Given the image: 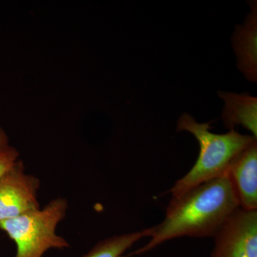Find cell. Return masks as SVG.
<instances>
[{"label":"cell","mask_w":257,"mask_h":257,"mask_svg":"<svg viewBox=\"0 0 257 257\" xmlns=\"http://www.w3.org/2000/svg\"><path fill=\"white\" fill-rule=\"evenodd\" d=\"M150 229L111 236L99 241L82 257H124L125 251L144 237H149Z\"/></svg>","instance_id":"9"},{"label":"cell","mask_w":257,"mask_h":257,"mask_svg":"<svg viewBox=\"0 0 257 257\" xmlns=\"http://www.w3.org/2000/svg\"><path fill=\"white\" fill-rule=\"evenodd\" d=\"M239 207L257 210V141L235 157L226 172Z\"/></svg>","instance_id":"6"},{"label":"cell","mask_w":257,"mask_h":257,"mask_svg":"<svg viewBox=\"0 0 257 257\" xmlns=\"http://www.w3.org/2000/svg\"><path fill=\"white\" fill-rule=\"evenodd\" d=\"M214 237L211 257H257V210L238 208Z\"/></svg>","instance_id":"5"},{"label":"cell","mask_w":257,"mask_h":257,"mask_svg":"<svg viewBox=\"0 0 257 257\" xmlns=\"http://www.w3.org/2000/svg\"><path fill=\"white\" fill-rule=\"evenodd\" d=\"M67 207L65 199L57 198L42 209L0 221V229L16 243L15 257H42L51 248L69 247L68 241L56 234Z\"/></svg>","instance_id":"3"},{"label":"cell","mask_w":257,"mask_h":257,"mask_svg":"<svg viewBox=\"0 0 257 257\" xmlns=\"http://www.w3.org/2000/svg\"><path fill=\"white\" fill-rule=\"evenodd\" d=\"M219 97L224 101L222 112L224 126L234 130L241 125L257 138V99L248 94L219 92Z\"/></svg>","instance_id":"8"},{"label":"cell","mask_w":257,"mask_h":257,"mask_svg":"<svg viewBox=\"0 0 257 257\" xmlns=\"http://www.w3.org/2000/svg\"><path fill=\"white\" fill-rule=\"evenodd\" d=\"M18 157L19 152L14 147L8 146L0 150V176L14 165Z\"/></svg>","instance_id":"10"},{"label":"cell","mask_w":257,"mask_h":257,"mask_svg":"<svg viewBox=\"0 0 257 257\" xmlns=\"http://www.w3.org/2000/svg\"><path fill=\"white\" fill-rule=\"evenodd\" d=\"M252 12L243 25H238L232 38L233 46L238 60V67L245 77L256 82L257 14L256 2Z\"/></svg>","instance_id":"7"},{"label":"cell","mask_w":257,"mask_h":257,"mask_svg":"<svg viewBox=\"0 0 257 257\" xmlns=\"http://www.w3.org/2000/svg\"><path fill=\"white\" fill-rule=\"evenodd\" d=\"M9 146V140L3 128H0V150Z\"/></svg>","instance_id":"11"},{"label":"cell","mask_w":257,"mask_h":257,"mask_svg":"<svg viewBox=\"0 0 257 257\" xmlns=\"http://www.w3.org/2000/svg\"><path fill=\"white\" fill-rule=\"evenodd\" d=\"M238 208L239 202L226 174L192 187L172 197L164 220L149 228V242L131 255L143 254L182 236H214Z\"/></svg>","instance_id":"1"},{"label":"cell","mask_w":257,"mask_h":257,"mask_svg":"<svg viewBox=\"0 0 257 257\" xmlns=\"http://www.w3.org/2000/svg\"><path fill=\"white\" fill-rule=\"evenodd\" d=\"M40 181L25 173L20 160L0 176V221L40 209L37 191Z\"/></svg>","instance_id":"4"},{"label":"cell","mask_w":257,"mask_h":257,"mask_svg":"<svg viewBox=\"0 0 257 257\" xmlns=\"http://www.w3.org/2000/svg\"><path fill=\"white\" fill-rule=\"evenodd\" d=\"M209 123H199L190 114H182L177 121V131L192 134L199 143V157L190 171L179 179L170 189L172 197H179L187 190L208 181L226 175L235 157L256 140L230 130L217 135L210 132Z\"/></svg>","instance_id":"2"}]
</instances>
